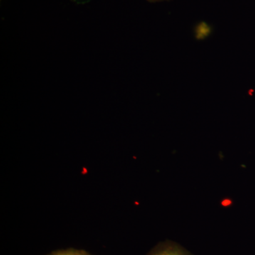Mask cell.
Wrapping results in <instances>:
<instances>
[{"label":"cell","instance_id":"7a4b0ae2","mask_svg":"<svg viewBox=\"0 0 255 255\" xmlns=\"http://www.w3.org/2000/svg\"><path fill=\"white\" fill-rule=\"evenodd\" d=\"M54 255H88L85 254V253H81V252H76V251H66V252H61V253H57V254H55Z\"/></svg>","mask_w":255,"mask_h":255},{"label":"cell","instance_id":"6da1fadb","mask_svg":"<svg viewBox=\"0 0 255 255\" xmlns=\"http://www.w3.org/2000/svg\"><path fill=\"white\" fill-rule=\"evenodd\" d=\"M151 255H189L179 246L174 244H166L157 248Z\"/></svg>","mask_w":255,"mask_h":255}]
</instances>
